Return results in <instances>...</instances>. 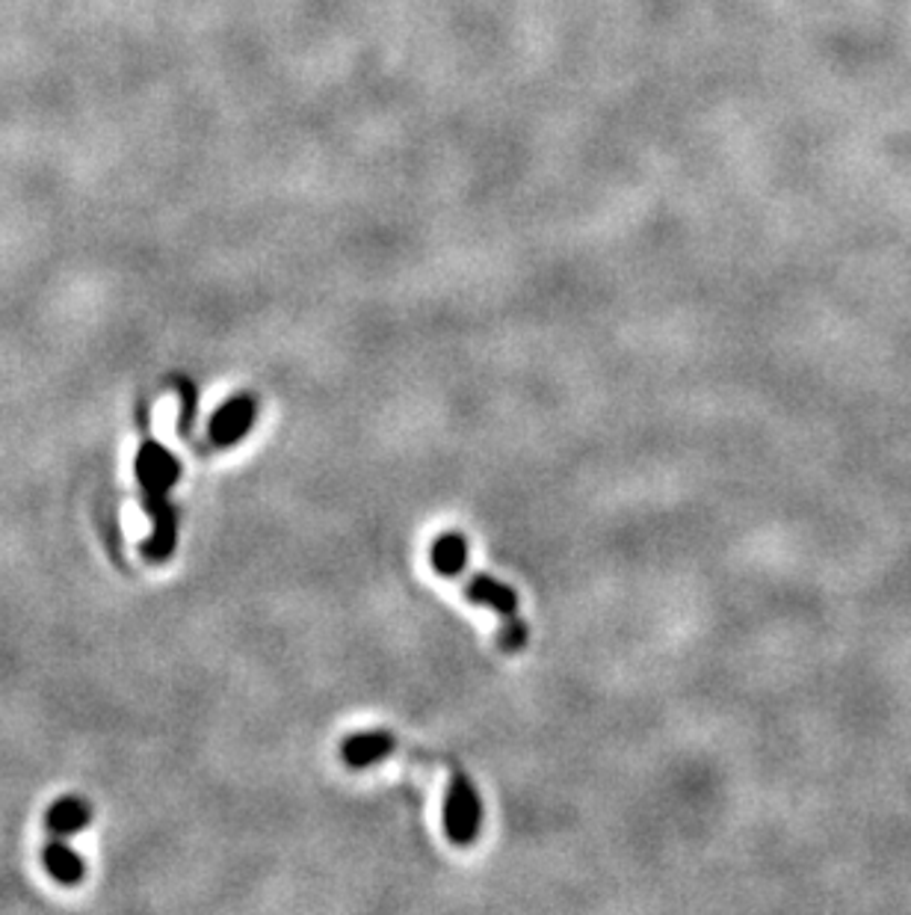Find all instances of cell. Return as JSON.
Masks as SVG:
<instances>
[{
	"label": "cell",
	"mask_w": 911,
	"mask_h": 915,
	"mask_svg": "<svg viewBox=\"0 0 911 915\" xmlns=\"http://www.w3.org/2000/svg\"><path fill=\"white\" fill-rule=\"evenodd\" d=\"M181 477V462L155 439H146L137 454V480L143 486V501L155 522V533L146 542V558L160 560L175 551V513L169 503V489Z\"/></svg>",
	"instance_id": "1"
},
{
	"label": "cell",
	"mask_w": 911,
	"mask_h": 915,
	"mask_svg": "<svg viewBox=\"0 0 911 915\" xmlns=\"http://www.w3.org/2000/svg\"><path fill=\"white\" fill-rule=\"evenodd\" d=\"M394 747H397L394 735L362 732L344 741L341 756H344V761H347L349 768H370V765H376V761L388 759V756L394 752Z\"/></svg>",
	"instance_id": "5"
},
{
	"label": "cell",
	"mask_w": 911,
	"mask_h": 915,
	"mask_svg": "<svg viewBox=\"0 0 911 915\" xmlns=\"http://www.w3.org/2000/svg\"><path fill=\"white\" fill-rule=\"evenodd\" d=\"M48 830L56 835H72L81 833L90 826V805L83 800H74V797H65L60 803H54L48 809Z\"/></svg>",
	"instance_id": "7"
},
{
	"label": "cell",
	"mask_w": 911,
	"mask_h": 915,
	"mask_svg": "<svg viewBox=\"0 0 911 915\" xmlns=\"http://www.w3.org/2000/svg\"><path fill=\"white\" fill-rule=\"evenodd\" d=\"M465 593L471 602L489 604L494 614L506 623V632L501 634L503 649L515 652L527 643V628L515 620V611H519V595H515V590H510V586L501 584V581H494L492 575H471L465 584Z\"/></svg>",
	"instance_id": "3"
},
{
	"label": "cell",
	"mask_w": 911,
	"mask_h": 915,
	"mask_svg": "<svg viewBox=\"0 0 911 915\" xmlns=\"http://www.w3.org/2000/svg\"><path fill=\"white\" fill-rule=\"evenodd\" d=\"M45 869L51 871V877L65 883V886H74V883H81L83 880V860L63 842L48 844Z\"/></svg>",
	"instance_id": "8"
},
{
	"label": "cell",
	"mask_w": 911,
	"mask_h": 915,
	"mask_svg": "<svg viewBox=\"0 0 911 915\" xmlns=\"http://www.w3.org/2000/svg\"><path fill=\"white\" fill-rule=\"evenodd\" d=\"M480 818H483V805L480 797L471 788L468 777L459 768H453L450 777V788H447L444 800V830L450 835V842L459 848L474 844L477 833H480Z\"/></svg>",
	"instance_id": "2"
},
{
	"label": "cell",
	"mask_w": 911,
	"mask_h": 915,
	"mask_svg": "<svg viewBox=\"0 0 911 915\" xmlns=\"http://www.w3.org/2000/svg\"><path fill=\"white\" fill-rule=\"evenodd\" d=\"M255 415V397H249V394L231 397V401L222 403L217 413H213V418H210V441H213L217 448H231V445H238V441L252 430Z\"/></svg>",
	"instance_id": "4"
},
{
	"label": "cell",
	"mask_w": 911,
	"mask_h": 915,
	"mask_svg": "<svg viewBox=\"0 0 911 915\" xmlns=\"http://www.w3.org/2000/svg\"><path fill=\"white\" fill-rule=\"evenodd\" d=\"M465 560H468V542L462 533L447 531L441 533L432 549H429V563L436 569L438 575L456 578L465 572Z\"/></svg>",
	"instance_id": "6"
}]
</instances>
